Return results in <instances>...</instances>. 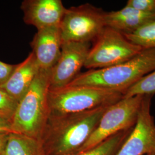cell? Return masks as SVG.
<instances>
[{
  "instance_id": "ac0fdd59",
  "label": "cell",
  "mask_w": 155,
  "mask_h": 155,
  "mask_svg": "<svg viewBox=\"0 0 155 155\" xmlns=\"http://www.w3.org/2000/svg\"><path fill=\"white\" fill-rule=\"evenodd\" d=\"M18 102L0 87V117L11 121Z\"/></svg>"
},
{
  "instance_id": "9a60e30c",
  "label": "cell",
  "mask_w": 155,
  "mask_h": 155,
  "mask_svg": "<svg viewBox=\"0 0 155 155\" xmlns=\"http://www.w3.org/2000/svg\"><path fill=\"white\" fill-rule=\"evenodd\" d=\"M133 127L122 130L111 136L90 150L74 155H116L132 132Z\"/></svg>"
},
{
  "instance_id": "e0dca14e",
  "label": "cell",
  "mask_w": 155,
  "mask_h": 155,
  "mask_svg": "<svg viewBox=\"0 0 155 155\" xmlns=\"http://www.w3.org/2000/svg\"><path fill=\"white\" fill-rule=\"evenodd\" d=\"M155 94V68L127 90L123 94V98L136 95H153Z\"/></svg>"
},
{
  "instance_id": "4fadbf2b",
  "label": "cell",
  "mask_w": 155,
  "mask_h": 155,
  "mask_svg": "<svg viewBox=\"0 0 155 155\" xmlns=\"http://www.w3.org/2000/svg\"><path fill=\"white\" fill-rule=\"evenodd\" d=\"M155 18V14H147L125 6L117 11L106 12V27L118 31L124 35L134 33Z\"/></svg>"
},
{
  "instance_id": "6da1fadb",
  "label": "cell",
  "mask_w": 155,
  "mask_h": 155,
  "mask_svg": "<svg viewBox=\"0 0 155 155\" xmlns=\"http://www.w3.org/2000/svg\"><path fill=\"white\" fill-rule=\"evenodd\" d=\"M109 106L81 113L50 116L39 140L43 155L77 153Z\"/></svg>"
},
{
  "instance_id": "8992f818",
  "label": "cell",
  "mask_w": 155,
  "mask_h": 155,
  "mask_svg": "<svg viewBox=\"0 0 155 155\" xmlns=\"http://www.w3.org/2000/svg\"><path fill=\"white\" fill-rule=\"evenodd\" d=\"M144 96L122 97L108 106L93 133L78 153L90 150L111 136L133 127L136 122Z\"/></svg>"
},
{
  "instance_id": "ffe728a7",
  "label": "cell",
  "mask_w": 155,
  "mask_h": 155,
  "mask_svg": "<svg viewBox=\"0 0 155 155\" xmlns=\"http://www.w3.org/2000/svg\"><path fill=\"white\" fill-rule=\"evenodd\" d=\"M17 66V64H10L0 61V86L8 81Z\"/></svg>"
},
{
  "instance_id": "30bf717a",
  "label": "cell",
  "mask_w": 155,
  "mask_h": 155,
  "mask_svg": "<svg viewBox=\"0 0 155 155\" xmlns=\"http://www.w3.org/2000/svg\"><path fill=\"white\" fill-rule=\"evenodd\" d=\"M21 9L24 22L39 30L59 25L66 8L61 0H24Z\"/></svg>"
},
{
  "instance_id": "7c38bea8",
  "label": "cell",
  "mask_w": 155,
  "mask_h": 155,
  "mask_svg": "<svg viewBox=\"0 0 155 155\" xmlns=\"http://www.w3.org/2000/svg\"><path fill=\"white\" fill-rule=\"evenodd\" d=\"M40 70L32 52L17 66L11 77L0 86L7 94L18 102L27 93Z\"/></svg>"
},
{
  "instance_id": "52a82bcc",
  "label": "cell",
  "mask_w": 155,
  "mask_h": 155,
  "mask_svg": "<svg viewBox=\"0 0 155 155\" xmlns=\"http://www.w3.org/2000/svg\"><path fill=\"white\" fill-rule=\"evenodd\" d=\"M105 13L89 3L66 8L59 25L63 43L94 41L106 27Z\"/></svg>"
},
{
  "instance_id": "8fae6325",
  "label": "cell",
  "mask_w": 155,
  "mask_h": 155,
  "mask_svg": "<svg viewBox=\"0 0 155 155\" xmlns=\"http://www.w3.org/2000/svg\"><path fill=\"white\" fill-rule=\"evenodd\" d=\"M59 25L38 30L31 43L32 53L40 69H52L58 61L62 45Z\"/></svg>"
},
{
  "instance_id": "7a4b0ae2",
  "label": "cell",
  "mask_w": 155,
  "mask_h": 155,
  "mask_svg": "<svg viewBox=\"0 0 155 155\" xmlns=\"http://www.w3.org/2000/svg\"><path fill=\"white\" fill-rule=\"evenodd\" d=\"M155 68V49H144L130 60L80 73L67 86L94 87L124 93Z\"/></svg>"
},
{
  "instance_id": "2e32d148",
  "label": "cell",
  "mask_w": 155,
  "mask_h": 155,
  "mask_svg": "<svg viewBox=\"0 0 155 155\" xmlns=\"http://www.w3.org/2000/svg\"><path fill=\"white\" fill-rule=\"evenodd\" d=\"M125 38L143 49H155V18Z\"/></svg>"
},
{
  "instance_id": "5b68a950",
  "label": "cell",
  "mask_w": 155,
  "mask_h": 155,
  "mask_svg": "<svg viewBox=\"0 0 155 155\" xmlns=\"http://www.w3.org/2000/svg\"><path fill=\"white\" fill-rule=\"evenodd\" d=\"M89 50L84 67L95 70L128 61L143 50L116 30L106 27Z\"/></svg>"
},
{
  "instance_id": "603a6c76",
  "label": "cell",
  "mask_w": 155,
  "mask_h": 155,
  "mask_svg": "<svg viewBox=\"0 0 155 155\" xmlns=\"http://www.w3.org/2000/svg\"><path fill=\"white\" fill-rule=\"evenodd\" d=\"M155 155V153H150V154H148V155Z\"/></svg>"
},
{
  "instance_id": "d6986e66",
  "label": "cell",
  "mask_w": 155,
  "mask_h": 155,
  "mask_svg": "<svg viewBox=\"0 0 155 155\" xmlns=\"http://www.w3.org/2000/svg\"><path fill=\"white\" fill-rule=\"evenodd\" d=\"M126 6L147 14H155V0H128Z\"/></svg>"
},
{
  "instance_id": "ba28073f",
  "label": "cell",
  "mask_w": 155,
  "mask_h": 155,
  "mask_svg": "<svg viewBox=\"0 0 155 155\" xmlns=\"http://www.w3.org/2000/svg\"><path fill=\"white\" fill-rule=\"evenodd\" d=\"M153 95L144 96L136 122L116 155H145L155 153V122L150 111Z\"/></svg>"
},
{
  "instance_id": "3957f363",
  "label": "cell",
  "mask_w": 155,
  "mask_h": 155,
  "mask_svg": "<svg viewBox=\"0 0 155 155\" xmlns=\"http://www.w3.org/2000/svg\"><path fill=\"white\" fill-rule=\"evenodd\" d=\"M51 69H40L12 118V133L39 140L50 116L48 94Z\"/></svg>"
},
{
  "instance_id": "44dd1931",
  "label": "cell",
  "mask_w": 155,
  "mask_h": 155,
  "mask_svg": "<svg viewBox=\"0 0 155 155\" xmlns=\"http://www.w3.org/2000/svg\"><path fill=\"white\" fill-rule=\"evenodd\" d=\"M12 133L11 121L0 117V134H9Z\"/></svg>"
},
{
  "instance_id": "7402d4cb",
  "label": "cell",
  "mask_w": 155,
  "mask_h": 155,
  "mask_svg": "<svg viewBox=\"0 0 155 155\" xmlns=\"http://www.w3.org/2000/svg\"><path fill=\"white\" fill-rule=\"evenodd\" d=\"M9 134H0V155H4Z\"/></svg>"
},
{
  "instance_id": "9c48e42d",
  "label": "cell",
  "mask_w": 155,
  "mask_h": 155,
  "mask_svg": "<svg viewBox=\"0 0 155 155\" xmlns=\"http://www.w3.org/2000/svg\"><path fill=\"white\" fill-rule=\"evenodd\" d=\"M90 49V43H63L60 57L51 69L50 89H61L71 83L84 66Z\"/></svg>"
},
{
  "instance_id": "5bb4252c",
  "label": "cell",
  "mask_w": 155,
  "mask_h": 155,
  "mask_svg": "<svg viewBox=\"0 0 155 155\" xmlns=\"http://www.w3.org/2000/svg\"><path fill=\"white\" fill-rule=\"evenodd\" d=\"M4 155H43L39 140L27 136L9 134Z\"/></svg>"
},
{
  "instance_id": "277c9868",
  "label": "cell",
  "mask_w": 155,
  "mask_h": 155,
  "mask_svg": "<svg viewBox=\"0 0 155 155\" xmlns=\"http://www.w3.org/2000/svg\"><path fill=\"white\" fill-rule=\"evenodd\" d=\"M122 97L121 92L89 86L50 89L48 94L50 116L81 113L111 105Z\"/></svg>"
}]
</instances>
